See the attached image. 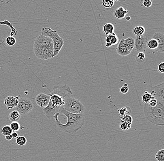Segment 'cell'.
Masks as SVG:
<instances>
[{"instance_id": "6da1fadb", "label": "cell", "mask_w": 164, "mask_h": 161, "mask_svg": "<svg viewBox=\"0 0 164 161\" xmlns=\"http://www.w3.org/2000/svg\"><path fill=\"white\" fill-rule=\"evenodd\" d=\"M55 122L58 130L71 134L76 133L84 126L85 117L84 114H75L67 111L62 107L54 115Z\"/></svg>"}, {"instance_id": "7a4b0ae2", "label": "cell", "mask_w": 164, "mask_h": 161, "mask_svg": "<svg viewBox=\"0 0 164 161\" xmlns=\"http://www.w3.org/2000/svg\"><path fill=\"white\" fill-rule=\"evenodd\" d=\"M73 94L71 88L67 85L54 86L49 94L50 96L48 105L43 109L44 115L48 119L53 118V116L65 104V98Z\"/></svg>"}, {"instance_id": "3957f363", "label": "cell", "mask_w": 164, "mask_h": 161, "mask_svg": "<svg viewBox=\"0 0 164 161\" xmlns=\"http://www.w3.org/2000/svg\"><path fill=\"white\" fill-rule=\"evenodd\" d=\"M164 102L158 101L155 107H151L147 104L144 105V113L147 120L152 124L158 126L164 125Z\"/></svg>"}, {"instance_id": "277c9868", "label": "cell", "mask_w": 164, "mask_h": 161, "mask_svg": "<svg viewBox=\"0 0 164 161\" xmlns=\"http://www.w3.org/2000/svg\"><path fill=\"white\" fill-rule=\"evenodd\" d=\"M42 35L50 38L53 41L54 53L53 57L57 56L64 45V41L60 37L57 31H54L48 27H44L42 29Z\"/></svg>"}, {"instance_id": "5b68a950", "label": "cell", "mask_w": 164, "mask_h": 161, "mask_svg": "<svg viewBox=\"0 0 164 161\" xmlns=\"http://www.w3.org/2000/svg\"><path fill=\"white\" fill-rule=\"evenodd\" d=\"M63 108L67 111L73 114H84L85 107L79 100L68 96L65 98V104Z\"/></svg>"}, {"instance_id": "8992f818", "label": "cell", "mask_w": 164, "mask_h": 161, "mask_svg": "<svg viewBox=\"0 0 164 161\" xmlns=\"http://www.w3.org/2000/svg\"><path fill=\"white\" fill-rule=\"evenodd\" d=\"M15 108L21 115L24 116L31 111L34 108V104L29 98L20 97L18 103Z\"/></svg>"}, {"instance_id": "52a82bcc", "label": "cell", "mask_w": 164, "mask_h": 161, "mask_svg": "<svg viewBox=\"0 0 164 161\" xmlns=\"http://www.w3.org/2000/svg\"><path fill=\"white\" fill-rule=\"evenodd\" d=\"M33 49L35 56L40 59L46 60L53 58V47L33 45Z\"/></svg>"}, {"instance_id": "ba28073f", "label": "cell", "mask_w": 164, "mask_h": 161, "mask_svg": "<svg viewBox=\"0 0 164 161\" xmlns=\"http://www.w3.org/2000/svg\"><path fill=\"white\" fill-rule=\"evenodd\" d=\"M148 40L145 34L141 36H136L135 39L134 49L137 52H145L147 49V43Z\"/></svg>"}, {"instance_id": "9c48e42d", "label": "cell", "mask_w": 164, "mask_h": 161, "mask_svg": "<svg viewBox=\"0 0 164 161\" xmlns=\"http://www.w3.org/2000/svg\"><path fill=\"white\" fill-rule=\"evenodd\" d=\"M164 83L156 85L152 88V90L150 93L158 101L164 102Z\"/></svg>"}, {"instance_id": "30bf717a", "label": "cell", "mask_w": 164, "mask_h": 161, "mask_svg": "<svg viewBox=\"0 0 164 161\" xmlns=\"http://www.w3.org/2000/svg\"><path fill=\"white\" fill-rule=\"evenodd\" d=\"M34 46L53 47L52 39L49 37H46L43 35L38 36L35 40Z\"/></svg>"}, {"instance_id": "8fae6325", "label": "cell", "mask_w": 164, "mask_h": 161, "mask_svg": "<svg viewBox=\"0 0 164 161\" xmlns=\"http://www.w3.org/2000/svg\"><path fill=\"white\" fill-rule=\"evenodd\" d=\"M50 100V96L49 94L43 93L38 94L35 97V102L37 105L42 109L48 105Z\"/></svg>"}, {"instance_id": "7c38bea8", "label": "cell", "mask_w": 164, "mask_h": 161, "mask_svg": "<svg viewBox=\"0 0 164 161\" xmlns=\"http://www.w3.org/2000/svg\"><path fill=\"white\" fill-rule=\"evenodd\" d=\"M20 95L16 96V97L13 96H9L4 100V104L8 110L13 109L17 106L19 100Z\"/></svg>"}, {"instance_id": "4fadbf2b", "label": "cell", "mask_w": 164, "mask_h": 161, "mask_svg": "<svg viewBox=\"0 0 164 161\" xmlns=\"http://www.w3.org/2000/svg\"><path fill=\"white\" fill-rule=\"evenodd\" d=\"M152 38L156 39L158 41V47L156 49V51L163 53L164 52V34L161 32H156L153 35Z\"/></svg>"}, {"instance_id": "5bb4252c", "label": "cell", "mask_w": 164, "mask_h": 161, "mask_svg": "<svg viewBox=\"0 0 164 161\" xmlns=\"http://www.w3.org/2000/svg\"><path fill=\"white\" fill-rule=\"evenodd\" d=\"M0 25H4L7 26L11 29V32L13 33L15 35H17V33H18L17 31L13 27L12 23L10 22L9 21H7V20H5V21L0 22ZM7 48V46L6 44L5 43V41L3 40V38L0 35V50L4 49V48Z\"/></svg>"}, {"instance_id": "9a60e30c", "label": "cell", "mask_w": 164, "mask_h": 161, "mask_svg": "<svg viewBox=\"0 0 164 161\" xmlns=\"http://www.w3.org/2000/svg\"><path fill=\"white\" fill-rule=\"evenodd\" d=\"M118 42L119 39L118 36L114 32H113L106 35L105 39V46L108 48L111 47V46L116 45Z\"/></svg>"}, {"instance_id": "2e32d148", "label": "cell", "mask_w": 164, "mask_h": 161, "mask_svg": "<svg viewBox=\"0 0 164 161\" xmlns=\"http://www.w3.org/2000/svg\"><path fill=\"white\" fill-rule=\"evenodd\" d=\"M118 43V44L116 50L119 56L124 57L130 55L131 52H130L126 47L125 44L124 43V39H121Z\"/></svg>"}, {"instance_id": "e0dca14e", "label": "cell", "mask_w": 164, "mask_h": 161, "mask_svg": "<svg viewBox=\"0 0 164 161\" xmlns=\"http://www.w3.org/2000/svg\"><path fill=\"white\" fill-rule=\"evenodd\" d=\"M128 13V11L127 9L124 8L123 7L119 6L115 10L114 15L116 18L122 19L126 16Z\"/></svg>"}, {"instance_id": "ac0fdd59", "label": "cell", "mask_w": 164, "mask_h": 161, "mask_svg": "<svg viewBox=\"0 0 164 161\" xmlns=\"http://www.w3.org/2000/svg\"><path fill=\"white\" fill-rule=\"evenodd\" d=\"M135 39L131 37H129L127 39H124V43L125 44L127 50L131 52L134 47Z\"/></svg>"}, {"instance_id": "d6986e66", "label": "cell", "mask_w": 164, "mask_h": 161, "mask_svg": "<svg viewBox=\"0 0 164 161\" xmlns=\"http://www.w3.org/2000/svg\"><path fill=\"white\" fill-rule=\"evenodd\" d=\"M114 26L111 23H105L103 25L102 28L103 33L106 35L114 32Z\"/></svg>"}, {"instance_id": "ffe728a7", "label": "cell", "mask_w": 164, "mask_h": 161, "mask_svg": "<svg viewBox=\"0 0 164 161\" xmlns=\"http://www.w3.org/2000/svg\"><path fill=\"white\" fill-rule=\"evenodd\" d=\"M21 115L17 110H14L10 113L9 115V120L11 122H18L20 120Z\"/></svg>"}, {"instance_id": "44dd1931", "label": "cell", "mask_w": 164, "mask_h": 161, "mask_svg": "<svg viewBox=\"0 0 164 161\" xmlns=\"http://www.w3.org/2000/svg\"><path fill=\"white\" fill-rule=\"evenodd\" d=\"M146 32V29L142 26H137L133 29V34L136 36H141L143 35Z\"/></svg>"}, {"instance_id": "7402d4cb", "label": "cell", "mask_w": 164, "mask_h": 161, "mask_svg": "<svg viewBox=\"0 0 164 161\" xmlns=\"http://www.w3.org/2000/svg\"><path fill=\"white\" fill-rule=\"evenodd\" d=\"M150 93L148 91H145L141 96V100L144 104H148L152 98H153Z\"/></svg>"}, {"instance_id": "603a6c76", "label": "cell", "mask_w": 164, "mask_h": 161, "mask_svg": "<svg viewBox=\"0 0 164 161\" xmlns=\"http://www.w3.org/2000/svg\"><path fill=\"white\" fill-rule=\"evenodd\" d=\"M158 47V41L156 39L152 38L147 41V48L150 50H156Z\"/></svg>"}, {"instance_id": "cb8c5ba5", "label": "cell", "mask_w": 164, "mask_h": 161, "mask_svg": "<svg viewBox=\"0 0 164 161\" xmlns=\"http://www.w3.org/2000/svg\"><path fill=\"white\" fill-rule=\"evenodd\" d=\"M118 111L120 115V117L130 115L131 113V109L128 106H124L121 108L120 109H118Z\"/></svg>"}, {"instance_id": "d4e9b609", "label": "cell", "mask_w": 164, "mask_h": 161, "mask_svg": "<svg viewBox=\"0 0 164 161\" xmlns=\"http://www.w3.org/2000/svg\"><path fill=\"white\" fill-rule=\"evenodd\" d=\"M120 122H125L131 126L133 121V118L130 115H127L124 116L120 117Z\"/></svg>"}, {"instance_id": "484cf974", "label": "cell", "mask_w": 164, "mask_h": 161, "mask_svg": "<svg viewBox=\"0 0 164 161\" xmlns=\"http://www.w3.org/2000/svg\"><path fill=\"white\" fill-rule=\"evenodd\" d=\"M135 60L139 63H143L146 60V55L144 52H140L137 55Z\"/></svg>"}, {"instance_id": "4316f807", "label": "cell", "mask_w": 164, "mask_h": 161, "mask_svg": "<svg viewBox=\"0 0 164 161\" xmlns=\"http://www.w3.org/2000/svg\"><path fill=\"white\" fill-rule=\"evenodd\" d=\"M114 4V1L113 0H102V5L105 9H111Z\"/></svg>"}, {"instance_id": "83f0119b", "label": "cell", "mask_w": 164, "mask_h": 161, "mask_svg": "<svg viewBox=\"0 0 164 161\" xmlns=\"http://www.w3.org/2000/svg\"><path fill=\"white\" fill-rule=\"evenodd\" d=\"M16 143L19 146H24L26 144L27 140L24 136H18L16 138Z\"/></svg>"}, {"instance_id": "f1b7e54d", "label": "cell", "mask_w": 164, "mask_h": 161, "mask_svg": "<svg viewBox=\"0 0 164 161\" xmlns=\"http://www.w3.org/2000/svg\"><path fill=\"white\" fill-rule=\"evenodd\" d=\"M1 134L5 137L11 135L13 132V131L10 126L5 125L1 128Z\"/></svg>"}, {"instance_id": "f546056e", "label": "cell", "mask_w": 164, "mask_h": 161, "mask_svg": "<svg viewBox=\"0 0 164 161\" xmlns=\"http://www.w3.org/2000/svg\"><path fill=\"white\" fill-rule=\"evenodd\" d=\"M156 160L158 161H164V150L163 149L158 150L155 156Z\"/></svg>"}, {"instance_id": "4dcf8cb0", "label": "cell", "mask_w": 164, "mask_h": 161, "mask_svg": "<svg viewBox=\"0 0 164 161\" xmlns=\"http://www.w3.org/2000/svg\"><path fill=\"white\" fill-rule=\"evenodd\" d=\"M16 39L14 37L9 36L5 39V43L8 46H13L16 44Z\"/></svg>"}, {"instance_id": "1f68e13d", "label": "cell", "mask_w": 164, "mask_h": 161, "mask_svg": "<svg viewBox=\"0 0 164 161\" xmlns=\"http://www.w3.org/2000/svg\"><path fill=\"white\" fill-rule=\"evenodd\" d=\"M10 127L12 130L13 131L17 132L21 130V126L18 122H13L10 124Z\"/></svg>"}, {"instance_id": "d6a6232c", "label": "cell", "mask_w": 164, "mask_h": 161, "mask_svg": "<svg viewBox=\"0 0 164 161\" xmlns=\"http://www.w3.org/2000/svg\"><path fill=\"white\" fill-rule=\"evenodd\" d=\"M141 6L143 7H151L152 3V0H141Z\"/></svg>"}, {"instance_id": "836d02e7", "label": "cell", "mask_w": 164, "mask_h": 161, "mask_svg": "<svg viewBox=\"0 0 164 161\" xmlns=\"http://www.w3.org/2000/svg\"><path fill=\"white\" fill-rule=\"evenodd\" d=\"M119 92L123 94L127 93L129 91V87L127 84H125L120 88H119Z\"/></svg>"}, {"instance_id": "e575fe53", "label": "cell", "mask_w": 164, "mask_h": 161, "mask_svg": "<svg viewBox=\"0 0 164 161\" xmlns=\"http://www.w3.org/2000/svg\"><path fill=\"white\" fill-rule=\"evenodd\" d=\"M120 128L122 130H127L131 128V126L125 122H120Z\"/></svg>"}, {"instance_id": "d590c367", "label": "cell", "mask_w": 164, "mask_h": 161, "mask_svg": "<svg viewBox=\"0 0 164 161\" xmlns=\"http://www.w3.org/2000/svg\"><path fill=\"white\" fill-rule=\"evenodd\" d=\"M158 103V100L155 98L153 97V98H152L147 104L151 107H155L157 106Z\"/></svg>"}, {"instance_id": "8d00e7d4", "label": "cell", "mask_w": 164, "mask_h": 161, "mask_svg": "<svg viewBox=\"0 0 164 161\" xmlns=\"http://www.w3.org/2000/svg\"><path fill=\"white\" fill-rule=\"evenodd\" d=\"M158 71L161 74H164V62H162L158 65Z\"/></svg>"}, {"instance_id": "74e56055", "label": "cell", "mask_w": 164, "mask_h": 161, "mask_svg": "<svg viewBox=\"0 0 164 161\" xmlns=\"http://www.w3.org/2000/svg\"><path fill=\"white\" fill-rule=\"evenodd\" d=\"M11 135L12 137V138H14V139H16L17 137H18V133L16 132L13 131Z\"/></svg>"}, {"instance_id": "f35d334b", "label": "cell", "mask_w": 164, "mask_h": 161, "mask_svg": "<svg viewBox=\"0 0 164 161\" xmlns=\"http://www.w3.org/2000/svg\"><path fill=\"white\" fill-rule=\"evenodd\" d=\"M5 139L7 141H10L12 139V137L11 136V135H10L8 136H5Z\"/></svg>"}, {"instance_id": "ab89813d", "label": "cell", "mask_w": 164, "mask_h": 161, "mask_svg": "<svg viewBox=\"0 0 164 161\" xmlns=\"http://www.w3.org/2000/svg\"><path fill=\"white\" fill-rule=\"evenodd\" d=\"M13 0H0V2L5 3H8L10 1H12Z\"/></svg>"}, {"instance_id": "60d3db41", "label": "cell", "mask_w": 164, "mask_h": 161, "mask_svg": "<svg viewBox=\"0 0 164 161\" xmlns=\"http://www.w3.org/2000/svg\"><path fill=\"white\" fill-rule=\"evenodd\" d=\"M125 20H127V21H130V20H131V17H130V16H125Z\"/></svg>"}, {"instance_id": "b9f144b4", "label": "cell", "mask_w": 164, "mask_h": 161, "mask_svg": "<svg viewBox=\"0 0 164 161\" xmlns=\"http://www.w3.org/2000/svg\"><path fill=\"white\" fill-rule=\"evenodd\" d=\"M113 1H116V2H117V1H119V0H113Z\"/></svg>"}]
</instances>
